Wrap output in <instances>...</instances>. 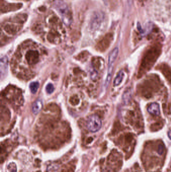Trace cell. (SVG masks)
<instances>
[{"instance_id":"7c38bea8","label":"cell","mask_w":171,"mask_h":172,"mask_svg":"<svg viewBox=\"0 0 171 172\" xmlns=\"http://www.w3.org/2000/svg\"><path fill=\"white\" fill-rule=\"evenodd\" d=\"M164 150V146L163 145H160V146H159V150H158V153L160 154H162L163 153Z\"/></svg>"},{"instance_id":"8fae6325","label":"cell","mask_w":171,"mask_h":172,"mask_svg":"<svg viewBox=\"0 0 171 172\" xmlns=\"http://www.w3.org/2000/svg\"><path fill=\"white\" fill-rule=\"evenodd\" d=\"M130 94H131V93H130V92L129 91L126 92V93H125L123 94V100L125 103L128 102V101L130 99V98H131V95Z\"/></svg>"},{"instance_id":"4fadbf2b","label":"cell","mask_w":171,"mask_h":172,"mask_svg":"<svg viewBox=\"0 0 171 172\" xmlns=\"http://www.w3.org/2000/svg\"><path fill=\"white\" fill-rule=\"evenodd\" d=\"M93 138H89L87 140V144H90L91 143L92 141H93Z\"/></svg>"},{"instance_id":"5bb4252c","label":"cell","mask_w":171,"mask_h":172,"mask_svg":"<svg viewBox=\"0 0 171 172\" xmlns=\"http://www.w3.org/2000/svg\"><path fill=\"white\" fill-rule=\"evenodd\" d=\"M168 136L170 138V139L171 140V130H169V132H168Z\"/></svg>"},{"instance_id":"30bf717a","label":"cell","mask_w":171,"mask_h":172,"mask_svg":"<svg viewBox=\"0 0 171 172\" xmlns=\"http://www.w3.org/2000/svg\"><path fill=\"white\" fill-rule=\"evenodd\" d=\"M46 90L48 93L50 94L52 93L54 90V87L53 86V85L52 84H48L47 85L46 87Z\"/></svg>"},{"instance_id":"6da1fadb","label":"cell","mask_w":171,"mask_h":172,"mask_svg":"<svg viewBox=\"0 0 171 172\" xmlns=\"http://www.w3.org/2000/svg\"><path fill=\"white\" fill-rule=\"evenodd\" d=\"M119 53V49L118 48H115L113 50L109 55V63H108V73H107V80L105 81V86L106 87H107L109 85V82L111 81V75H112V72H113V65L115 63V61L117 59V57Z\"/></svg>"},{"instance_id":"8992f818","label":"cell","mask_w":171,"mask_h":172,"mask_svg":"<svg viewBox=\"0 0 171 172\" xmlns=\"http://www.w3.org/2000/svg\"><path fill=\"white\" fill-rule=\"evenodd\" d=\"M7 61L8 59L6 57H3L1 59V76L4 74L6 73L7 67Z\"/></svg>"},{"instance_id":"7a4b0ae2","label":"cell","mask_w":171,"mask_h":172,"mask_svg":"<svg viewBox=\"0 0 171 172\" xmlns=\"http://www.w3.org/2000/svg\"><path fill=\"white\" fill-rule=\"evenodd\" d=\"M102 125L101 121L98 116L91 115L89 118L87 122V127L91 132H97L101 129Z\"/></svg>"},{"instance_id":"5b68a950","label":"cell","mask_w":171,"mask_h":172,"mask_svg":"<svg viewBox=\"0 0 171 172\" xmlns=\"http://www.w3.org/2000/svg\"><path fill=\"white\" fill-rule=\"evenodd\" d=\"M43 108L42 101L38 99L33 104L32 111L34 114H37L41 111Z\"/></svg>"},{"instance_id":"9c48e42d","label":"cell","mask_w":171,"mask_h":172,"mask_svg":"<svg viewBox=\"0 0 171 172\" xmlns=\"http://www.w3.org/2000/svg\"><path fill=\"white\" fill-rule=\"evenodd\" d=\"M39 87V83L37 82H33L30 84V89L33 94L36 93Z\"/></svg>"},{"instance_id":"277c9868","label":"cell","mask_w":171,"mask_h":172,"mask_svg":"<svg viewBox=\"0 0 171 172\" xmlns=\"http://www.w3.org/2000/svg\"><path fill=\"white\" fill-rule=\"evenodd\" d=\"M148 111L150 113L154 115H159L160 113V106L157 103H153L148 108Z\"/></svg>"},{"instance_id":"9a60e30c","label":"cell","mask_w":171,"mask_h":172,"mask_svg":"<svg viewBox=\"0 0 171 172\" xmlns=\"http://www.w3.org/2000/svg\"><path fill=\"white\" fill-rule=\"evenodd\" d=\"M41 172V171H38V172Z\"/></svg>"},{"instance_id":"52a82bcc","label":"cell","mask_w":171,"mask_h":172,"mask_svg":"<svg viewBox=\"0 0 171 172\" xmlns=\"http://www.w3.org/2000/svg\"><path fill=\"white\" fill-rule=\"evenodd\" d=\"M4 29L7 32L11 34L17 32V31L18 30L17 27L16 26L14 25H6L5 26Z\"/></svg>"},{"instance_id":"3957f363","label":"cell","mask_w":171,"mask_h":172,"mask_svg":"<svg viewBox=\"0 0 171 172\" xmlns=\"http://www.w3.org/2000/svg\"><path fill=\"white\" fill-rule=\"evenodd\" d=\"M26 59L30 65L36 64L39 59L38 51L34 50L29 51L26 55Z\"/></svg>"},{"instance_id":"ba28073f","label":"cell","mask_w":171,"mask_h":172,"mask_svg":"<svg viewBox=\"0 0 171 172\" xmlns=\"http://www.w3.org/2000/svg\"><path fill=\"white\" fill-rule=\"evenodd\" d=\"M123 76H124V74L123 73V71H120L117 75V77H115L113 82V85L115 86H117L121 84V82L123 81Z\"/></svg>"}]
</instances>
